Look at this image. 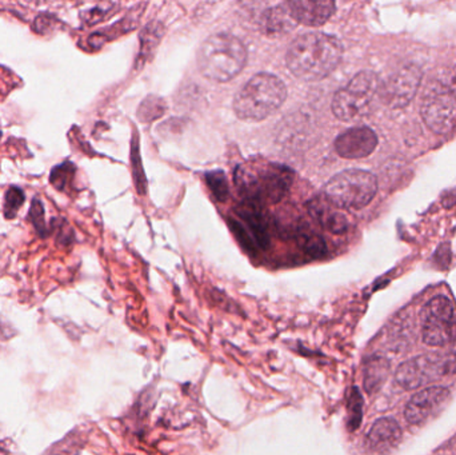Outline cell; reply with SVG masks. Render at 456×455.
<instances>
[{
    "label": "cell",
    "instance_id": "1",
    "mask_svg": "<svg viewBox=\"0 0 456 455\" xmlns=\"http://www.w3.org/2000/svg\"><path fill=\"white\" fill-rule=\"evenodd\" d=\"M339 40L323 32L300 35L289 45L286 61L289 71L307 82L329 77L342 59Z\"/></svg>",
    "mask_w": 456,
    "mask_h": 455
},
{
    "label": "cell",
    "instance_id": "2",
    "mask_svg": "<svg viewBox=\"0 0 456 455\" xmlns=\"http://www.w3.org/2000/svg\"><path fill=\"white\" fill-rule=\"evenodd\" d=\"M294 173L276 163L248 162L238 167L235 184L244 200L273 205L281 202L291 189Z\"/></svg>",
    "mask_w": 456,
    "mask_h": 455
},
{
    "label": "cell",
    "instance_id": "3",
    "mask_svg": "<svg viewBox=\"0 0 456 455\" xmlns=\"http://www.w3.org/2000/svg\"><path fill=\"white\" fill-rule=\"evenodd\" d=\"M287 98V88L278 77L256 74L233 99V110L240 119L259 122L278 111Z\"/></svg>",
    "mask_w": 456,
    "mask_h": 455
},
{
    "label": "cell",
    "instance_id": "4",
    "mask_svg": "<svg viewBox=\"0 0 456 455\" xmlns=\"http://www.w3.org/2000/svg\"><path fill=\"white\" fill-rule=\"evenodd\" d=\"M246 61V47L230 34L211 35L198 51L200 72L214 82L232 80L244 69Z\"/></svg>",
    "mask_w": 456,
    "mask_h": 455
},
{
    "label": "cell",
    "instance_id": "5",
    "mask_svg": "<svg viewBox=\"0 0 456 455\" xmlns=\"http://www.w3.org/2000/svg\"><path fill=\"white\" fill-rule=\"evenodd\" d=\"M379 77L371 71L356 74L332 99V112L343 122H358L371 112L380 93Z\"/></svg>",
    "mask_w": 456,
    "mask_h": 455
},
{
    "label": "cell",
    "instance_id": "6",
    "mask_svg": "<svg viewBox=\"0 0 456 455\" xmlns=\"http://www.w3.org/2000/svg\"><path fill=\"white\" fill-rule=\"evenodd\" d=\"M378 191L377 176L364 170H346L332 176L323 189L324 198L338 208L366 207Z\"/></svg>",
    "mask_w": 456,
    "mask_h": 455
},
{
    "label": "cell",
    "instance_id": "7",
    "mask_svg": "<svg viewBox=\"0 0 456 455\" xmlns=\"http://www.w3.org/2000/svg\"><path fill=\"white\" fill-rule=\"evenodd\" d=\"M423 120L433 133L446 135L456 126V95L441 82L428 85L422 102Z\"/></svg>",
    "mask_w": 456,
    "mask_h": 455
},
{
    "label": "cell",
    "instance_id": "8",
    "mask_svg": "<svg viewBox=\"0 0 456 455\" xmlns=\"http://www.w3.org/2000/svg\"><path fill=\"white\" fill-rule=\"evenodd\" d=\"M423 341L430 346H444L456 339V310L447 297L431 299L422 313Z\"/></svg>",
    "mask_w": 456,
    "mask_h": 455
},
{
    "label": "cell",
    "instance_id": "9",
    "mask_svg": "<svg viewBox=\"0 0 456 455\" xmlns=\"http://www.w3.org/2000/svg\"><path fill=\"white\" fill-rule=\"evenodd\" d=\"M447 373L444 360L431 355H422L404 362L396 371V382L404 389H418L441 378Z\"/></svg>",
    "mask_w": 456,
    "mask_h": 455
},
{
    "label": "cell",
    "instance_id": "10",
    "mask_svg": "<svg viewBox=\"0 0 456 455\" xmlns=\"http://www.w3.org/2000/svg\"><path fill=\"white\" fill-rule=\"evenodd\" d=\"M422 80V72L417 66H406L399 69L380 87V93L391 107L407 106L417 93Z\"/></svg>",
    "mask_w": 456,
    "mask_h": 455
},
{
    "label": "cell",
    "instance_id": "11",
    "mask_svg": "<svg viewBox=\"0 0 456 455\" xmlns=\"http://www.w3.org/2000/svg\"><path fill=\"white\" fill-rule=\"evenodd\" d=\"M449 390L444 387H428L415 394L406 406V418L410 424L419 425L436 417L449 400Z\"/></svg>",
    "mask_w": 456,
    "mask_h": 455
},
{
    "label": "cell",
    "instance_id": "12",
    "mask_svg": "<svg viewBox=\"0 0 456 455\" xmlns=\"http://www.w3.org/2000/svg\"><path fill=\"white\" fill-rule=\"evenodd\" d=\"M378 146V136L371 128L354 127L345 131L335 141L338 155L346 159L369 157Z\"/></svg>",
    "mask_w": 456,
    "mask_h": 455
},
{
    "label": "cell",
    "instance_id": "13",
    "mask_svg": "<svg viewBox=\"0 0 456 455\" xmlns=\"http://www.w3.org/2000/svg\"><path fill=\"white\" fill-rule=\"evenodd\" d=\"M260 206L262 205L259 203L244 200L239 206L236 214H238L241 224L251 235L256 248L265 250L270 246V224H268L267 216L263 213Z\"/></svg>",
    "mask_w": 456,
    "mask_h": 455
},
{
    "label": "cell",
    "instance_id": "14",
    "mask_svg": "<svg viewBox=\"0 0 456 455\" xmlns=\"http://www.w3.org/2000/svg\"><path fill=\"white\" fill-rule=\"evenodd\" d=\"M287 5L292 19L305 26H322L335 12V0H287Z\"/></svg>",
    "mask_w": 456,
    "mask_h": 455
},
{
    "label": "cell",
    "instance_id": "15",
    "mask_svg": "<svg viewBox=\"0 0 456 455\" xmlns=\"http://www.w3.org/2000/svg\"><path fill=\"white\" fill-rule=\"evenodd\" d=\"M335 206L330 203L326 198L321 199V198H315L308 203V211H310L311 216L327 232H332V234H345L348 229V219L345 214L340 211L334 210Z\"/></svg>",
    "mask_w": 456,
    "mask_h": 455
},
{
    "label": "cell",
    "instance_id": "16",
    "mask_svg": "<svg viewBox=\"0 0 456 455\" xmlns=\"http://www.w3.org/2000/svg\"><path fill=\"white\" fill-rule=\"evenodd\" d=\"M402 430L394 419L382 418L375 422L367 435V445L375 451H387L398 445Z\"/></svg>",
    "mask_w": 456,
    "mask_h": 455
},
{
    "label": "cell",
    "instance_id": "17",
    "mask_svg": "<svg viewBox=\"0 0 456 455\" xmlns=\"http://www.w3.org/2000/svg\"><path fill=\"white\" fill-rule=\"evenodd\" d=\"M297 240L302 250L311 258L319 259L326 256V240L322 238V235L313 232H300Z\"/></svg>",
    "mask_w": 456,
    "mask_h": 455
},
{
    "label": "cell",
    "instance_id": "18",
    "mask_svg": "<svg viewBox=\"0 0 456 455\" xmlns=\"http://www.w3.org/2000/svg\"><path fill=\"white\" fill-rule=\"evenodd\" d=\"M28 219L34 226L35 232L43 240L53 234V226H48L47 222H45V206H43L42 200L37 199V198L32 200Z\"/></svg>",
    "mask_w": 456,
    "mask_h": 455
},
{
    "label": "cell",
    "instance_id": "19",
    "mask_svg": "<svg viewBox=\"0 0 456 455\" xmlns=\"http://www.w3.org/2000/svg\"><path fill=\"white\" fill-rule=\"evenodd\" d=\"M75 166L71 162H64L53 168L50 174V183L59 191H64L74 178Z\"/></svg>",
    "mask_w": 456,
    "mask_h": 455
},
{
    "label": "cell",
    "instance_id": "20",
    "mask_svg": "<svg viewBox=\"0 0 456 455\" xmlns=\"http://www.w3.org/2000/svg\"><path fill=\"white\" fill-rule=\"evenodd\" d=\"M26 202V194L18 186L10 187L4 195V216L7 219H13L18 215V211Z\"/></svg>",
    "mask_w": 456,
    "mask_h": 455
},
{
    "label": "cell",
    "instance_id": "21",
    "mask_svg": "<svg viewBox=\"0 0 456 455\" xmlns=\"http://www.w3.org/2000/svg\"><path fill=\"white\" fill-rule=\"evenodd\" d=\"M206 182H208L210 191L213 192L214 198L219 202H224L230 195V189H228V182L224 171H213L206 175Z\"/></svg>",
    "mask_w": 456,
    "mask_h": 455
},
{
    "label": "cell",
    "instance_id": "22",
    "mask_svg": "<svg viewBox=\"0 0 456 455\" xmlns=\"http://www.w3.org/2000/svg\"><path fill=\"white\" fill-rule=\"evenodd\" d=\"M383 365L379 362H372L371 365L369 366L366 371V389L369 390L370 393H372V390L377 389L378 385L382 382V377H379V374L382 373Z\"/></svg>",
    "mask_w": 456,
    "mask_h": 455
},
{
    "label": "cell",
    "instance_id": "23",
    "mask_svg": "<svg viewBox=\"0 0 456 455\" xmlns=\"http://www.w3.org/2000/svg\"><path fill=\"white\" fill-rule=\"evenodd\" d=\"M444 363H446L447 373H456V339L452 352H450V354L447 355L446 360H444Z\"/></svg>",
    "mask_w": 456,
    "mask_h": 455
},
{
    "label": "cell",
    "instance_id": "24",
    "mask_svg": "<svg viewBox=\"0 0 456 455\" xmlns=\"http://www.w3.org/2000/svg\"><path fill=\"white\" fill-rule=\"evenodd\" d=\"M452 80H454V82H452V85H454V87H450V88H452V93H454L456 95V75L454 77H452Z\"/></svg>",
    "mask_w": 456,
    "mask_h": 455
}]
</instances>
